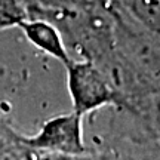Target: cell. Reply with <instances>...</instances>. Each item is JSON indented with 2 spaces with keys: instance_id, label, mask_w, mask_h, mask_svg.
Here are the masks:
<instances>
[{
  "instance_id": "1",
  "label": "cell",
  "mask_w": 160,
  "mask_h": 160,
  "mask_svg": "<svg viewBox=\"0 0 160 160\" xmlns=\"http://www.w3.org/2000/svg\"><path fill=\"white\" fill-rule=\"evenodd\" d=\"M114 51L135 77L144 99L160 92V34L138 24L120 6L110 8Z\"/></svg>"
},
{
  "instance_id": "2",
  "label": "cell",
  "mask_w": 160,
  "mask_h": 160,
  "mask_svg": "<svg viewBox=\"0 0 160 160\" xmlns=\"http://www.w3.org/2000/svg\"><path fill=\"white\" fill-rule=\"evenodd\" d=\"M71 107L79 116L95 114L105 108H117L119 98L102 71L91 61L70 59L64 65Z\"/></svg>"
},
{
  "instance_id": "3",
  "label": "cell",
  "mask_w": 160,
  "mask_h": 160,
  "mask_svg": "<svg viewBox=\"0 0 160 160\" xmlns=\"http://www.w3.org/2000/svg\"><path fill=\"white\" fill-rule=\"evenodd\" d=\"M85 117L74 111L46 119L36 133L21 137L22 144L36 154L83 156L89 153L85 141Z\"/></svg>"
},
{
  "instance_id": "4",
  "label": "cell",
  "mask_w": 160,
  "mask_h": 160,
  "mask_svg": "<svg viewBox=\"0 0 160 160\" xmlns=\"http://www.w3.org/2000/svg\"><path fill=\"white\" fill-rule=\"evenodd\" d=\"M18 28L24 33V37L39 51L45 52L48 57L57 59L62 65L68 62L70 53L64 43L62 36L58 28L45 19H30L22 22Z\"/></svg>"
},
{
  "instance_id": "5",
  "label": "cell",
  "mask_w": 160,
  "mask_h": 160,
  "mask_svg": "<svg viewBox=\"0 0 160 160\" xmlns=\"http://www.w3.org/2000/svg\"><path fill=\"white\" fill-rule=\"evenodd\" d=\"M114 5L142 27L160 34V0H117Z\"/></svg>"
},
{
  "instance_id": "6",
  "label": "cell",
  "mask_w": 160,
  "mask_h": 160,
  "mask_svg": "<svg viewBox=\"0 0 160 160\" xmlns=\"http://www.w3.org/2000/svg\"><path fill=\"white\" fill-rule=\"evenodd\" d=\"M33 0H0V31L33 19Z\"/></svg>"
},
{
  "instance_id": "7",
  "label": "cell",
  "mask_w": 160,
  "mask_h": 160,
  "mask_svg": "<svg viewBox=\"0 0 160 160\" xmlns=\"http://www.w3.org/2000/svg\"><path fill=\"white\" fill-rule=\"evenodd\" d=\"M21 137L22 133H19L0 114V159L25 148V145L21 141Z\"/></svg>"
},
{
  "instance_id": "8",
  "label": "cell",
  "mask_w": 160,
  "mask_h": 160,
  "mask_svg": "<svg viewBox=\"0 0 160 160\" xmlns=\"http://www.w3.org/2000/svg\"><path fill=\"white\" fill-rule=\"evenodd\" d=\"M34 160H97L92 153L83 156H57V154H36Z\"/></svg>"
},
{
  "instance_id": "9",
  "label": "cell",
  "mask_w": 160,
  "mask_h": 160,
  "mask_svg": "<svg viewBox=\"0 0 160 160\" xmlns=\"http://www.w3.org/2000/svg\"><path fill=\"white\" fill-rule=\"evenodd\" d=\"M82 6H91L99 9H110L117 0H77Z\"/></svg>"
},
{
  "instance_id": "10",
  "label": "cell",
  "mask_w": 160,
  "mask_h": 160,
  "mask_svg": "<svg viewBox=\"0 0 160 160\" xmlns=\"http://www.w3.org/2000/svg\"><path fill=\"white\" fill-rule=\"evenodd\" d=\"M0 160H34V153L30 151V150L25 147V148H22L21 151H17V153H13V154L2 157Z\"/></svg>"
},
{
  "instance_id": "11",
  "label": "cell",
  "mask_w": 160,
  "mask_h": 160,
  "mask_svg": "<svg viewBox=\"0 0 160 160\" xmlns=\"http://www.w3.org/2000/svg\"><path fill=\"white\" fill-rule=\"evenodd\" d=\"M0 114H2V113H0Z\"/></svg>"
}]
</instances>
